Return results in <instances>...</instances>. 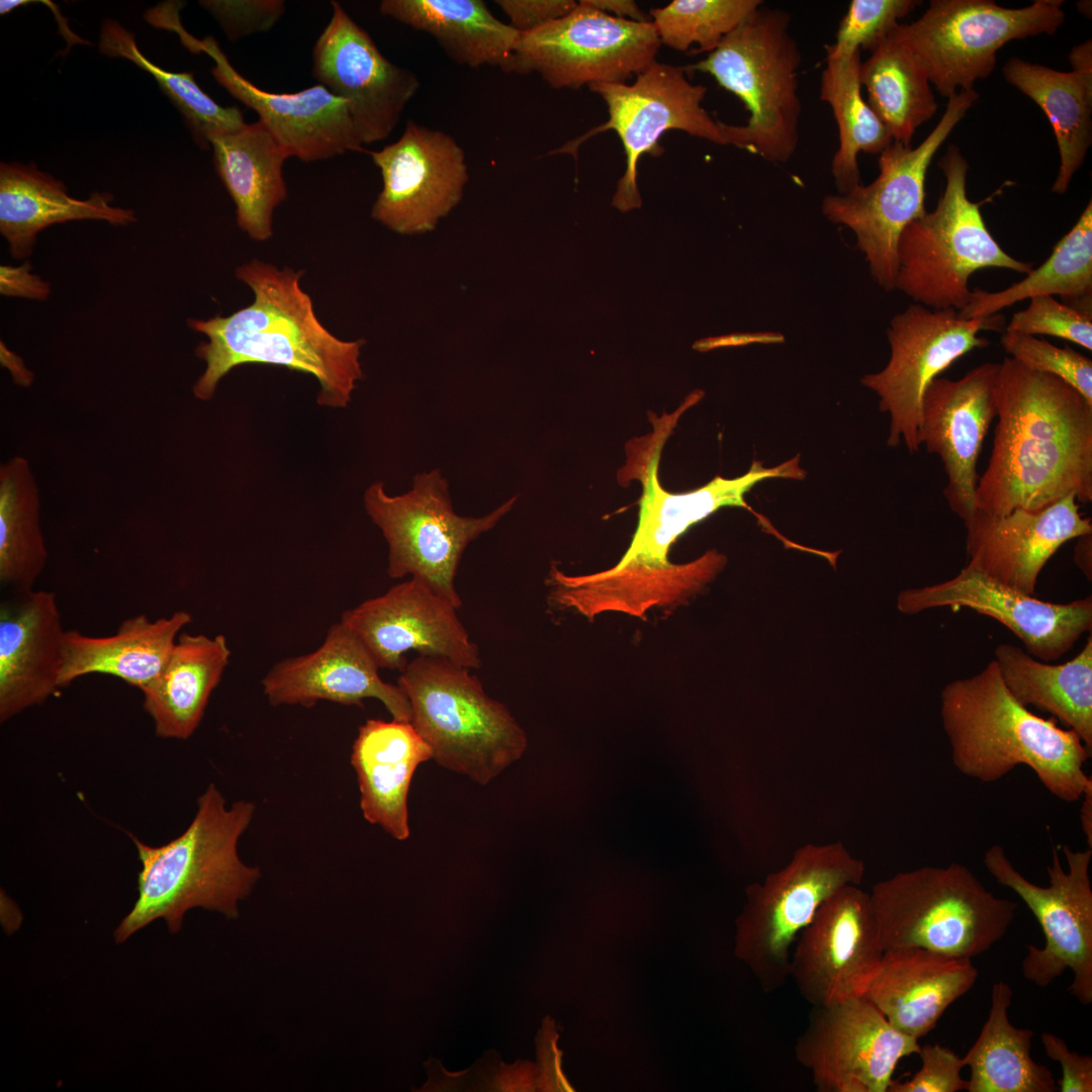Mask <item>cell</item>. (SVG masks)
I'll use <instances>...</instances> for the list:
<instances>
[{"instance_id":"cell-1","label":"cell","mask_w":1092,"mask_h":1092,"mask_svg":"<svg viewBox=\"0 0 1092 1092\" xmlns=\"http://www.w3.org/2000/svg\"><path fill=\"white\" fill-rule=\"evenodd\" d=\"M703 396L701 390H694L675 412L651 419V433L627 444L626 464L618 476L621 482L637 479L642 486L638 523L630 545L614 566L596 573L570 575L552 566L547 582L553 604L587 619L610 612L645 619L653 608L686 604L716 577L727 558L712 549L690 562L673 563L668 553L692 526L723 507L748 510L765 533L780 539L786 548L792 545L765 517L747 505L744 495L767 478L804 479L806 472L799 465V455L771 468L753 460L749 470L739 477L716 476L690 491L672 492L661 485L658 468L663 446L679 417Z\"/></svg>"},{"instance_id":"cell-2","label":"cell","mask_w":1092,"mask_h":1092,"mask_svg":"<svg viewBox=\"0 0 1092 1092\" xmlns=\"http://www.w3.org/2000/svg\"><path fill=\"white\" fill-rule=\"evenodd\" d=\"M996 417L977 510L1002 516L1037 511L1068 494L1092 500V402L1061 378L1005 357Z\"/></svg>"},{"instance_id":"cell-3","label":"cell","mask_w":1092,"mask_h":1092,"mask_svg":"<svg viewBox=\"0 0 1092 1092\" xmlns=\"http://www.w3.org/2000/svg\"><path fill=\"white\" fill-rule=\"evenodd\" d=\"M302 274L254 259L236 270L254 292L251 304L228 316L188 321L208 338L195 351L206 364L193 385L195 397L211 399L220 379L239 365L270 364L312 375L320 405H348L363 375V341L341 340L323 326L300 287Z\"/></svg>"},{"instance_id":"cell-4","label":"cell","mask_w":1092,"mask_h":1092,"mask_svg":"<svg viewBox=\"0 0 1092 1092\" xmlns=\"http://www.w3.org/2000/svg\"><path fill=\"white\" fill-rule=\"evenodd\" d=\"M939 714L952 764L966 777L990 784L1026 765L1046 791L1067 803L1079 801L1092 784L1085 770L1091 751L1079 735L1020 704L994 659L946 684Z\"/></svg>"},{"instance_id":"cell-5","label":"cell","mask_w":1092,"mask_h":1092,"mask_svg":"<svg viewBox=\"0 0 1092 1092\" xmlns=\"http://www.w3.org/2000/svg\"><path fill=\"white\" fill-rule=\"evenodd\" d=\"M253 803L231 807L210 784L198 798L196 814L183 833L160 846L131 836L142 870L138 899L114 932L121 943L139 929L163 918L171 933L180 930L184 914L201 907L228 918L238 916V902L252 890L260 873L238 854V841L250 825Z\"/></svg>"},{"instance_id":"cell-6","label":"cell","mask_w":1092,"mask_h":1092,"mask_svg":"<svg viewBox=\"0 0 1092 1092\" xmlns=\"http://www.w3.org/2000/svg\"><path fill=\"white\" fill-rule=\"evenodd\" d=\"M790 24L787 11L762 5L704 60L687 67L711 75L748 110L745 124L721 122L726 145L772 163L788 162L799 143L802 57Z\"/></svg>"},{"instance_id":"cell-7","label":"cell","mask_w":1092,"mask_h":1092,"mask_svg":"<svg viewBox=\"0 0 1092 1092\" xmlns=\"http://www.w3.org/2000/svg\"><path fill=\"white\" fill-rule=\"evenodd\" d=\"M470 668L418 655L397 685L411 706V723L446 769L485 786L517 761L527 736L510 710L489 697Z\"/></svg>"},{"instance_id":"cell-8","label":"cell","mask_w":1092,"mask_h":1092,"mask_svg":"<svg viewBox=\"0 0 1092 1092\" xmlns=\"http://www.w3.org/2000/svg\"><path fill=\"white\" fill-rule=\"evenodd\" d=\"M870 897L884 951L922 947L969 959L1007 933L1018 908L958 862L900 872L876 883Z\"/></svg>"},{"instance_id":"cell-9","label":"cell","mask_w":1092,"mask_h":1092,"mask_svg":"<svg viewBox=\"0 0 1092 1092\" xmlns=\"http://www.w3.org/2000/svg\"><path fill=\"white\" fill-rule=\"evenodd\" d=\"M938 166L945 187L934 210L902 232L897 246L896 289L933 309L961 310L969 302V279L986 268L1027 274L1033 263L1007 254L986 226L980 203L967 194L969 164L951 145Z\"/></svg>"},{"instance_id":"cell-10","label":"cell","mask_w":1092,"mask_h":1092,"mask_svg":"<svg viewBox=\"0 0 1092 1092\" xmlns=\"http://www.w3.org/2000/svg\"><path fill=\"white\" fill-rule=\"evenodd\" d=\"M864 863L841 842L807 843L781 869L745 890V903L735 920V956L765 993L790 979L792 949L802 930L833 893L859 886Z\"/></svg>"},{"instance_id":"cell-11","label":"cell","mask_w":1092,"mask_h":1092,"mask_svg":"<svg viewBox=\"0 0 1092 1092\" xmlns=\"http://www.w3.org/2000/svg\"><path fill=\"white\" fill-rule=\"evenodd\" d=\"M1061 0L1006 8L992 0H931L927 10L889 33L913 55L930 84L947 99L974 89L995 69L1007 42L1054 34L1065 21Z\"/></svg>"},{"instance_id":"cell-12","label":"cell","mask_w":1092,"mask_h":1092,"mask_svg":"<svg viewBox=\"0 0 1092 1092\" xmlns=\"http://www.w3.org/2000/svg\"><path fill=\"white\" fill-rule=\"evenodd\" d=\"M977 99L975 89L960 90L919 146L892 142L879 154V175L871 184L822 200L823 215L853 232L874 281L886 291L896 289L902 232L926 211L925 180L932 158Z\"/></svg>"},{"instance_id":"cell-13","label":"cell","mask_w":1092,"mask_h":1092,"mask_svg":"<svg viewBox=\"0 0 1092 1092\" xmlns=\"http://www.w3.org/2000/svg\"><path fill=\"white\" fill-rule=\"evenodd\" d=\"M516 499L482 517L459 516L438 469L416 475L412 489L403 494L389 495L382 482L371 484L364 494L365 509L388 545V575L395 579L411 575L457 609L462 600L455 576L464 550L492 529Z\"/></svg>"},{"instance_id":"cell-14","label":"cell","mask_w":1092,"mask_h":1092,"mask_svg":"<svg viewBox=\"0 0 1092 1092\" xmlns=\"http://www.w3.org/2000/svg\"><path fill=\"white\" fill-rule=\"evenodd\" d=\"M1063 851L1066 868L1059 850L1053 848L1052 862L1046 867L1048 886L1027 880L999 844L985 851L983 863L998 884L1025 903L1041 927L1044 945L1026 946L1023 977L1045 987L1070 970L1073 978L1068 991L1087 1006L1092 1003V848L1074 850L1065 845Z\"/></svg>"},{"instance_id":"cell-15","label":"cell","mask_w":1092,"mask_h":1092,"mask_svg":"<svg viewBox=\"0 0 1092 1092\" xmlns=\"http://www.w3.org/2000/svg\"><path fill=\"white\" fill-rule=\"evenodd\" d=\"M607 105L608 120L564 144L550 154L567 153L576 159L580 145L606 130H614L621 140L626 169L619 180L612 205L622 212L641 207L637 187V166L642 155L660 156L664 132L677 129L717 145H726L721 121L702 106L707 88L693 84L686 70L655 61L638 74L635 81L598 83L588 86Z\"/></svg>"},{"instance_id":"cell-16","label":"cell","mask_w":1092,"mask_h":1092,"mask_svg":"<svg viewBox=\"0 0 1092 1092\" xmlns=\"http://www.w3.org/2000/svg\"><path fill=\"white\" fill-rule=\"evenodd\" d=\"M1003 317L964 318L953 308L933 309L910 304L890 322L887 337L891 348L888 364L867 374L861 383L880 397V410L891 417L888 445L904 441L910 453L918 452V428L923 394L933 379L957 360L990 342L979 334L1000 331Z\"/></svg>"},{"instance_id":"cell-17","label":"cell","mask_w":1092,"mask_h":1092,"mask_svg":"<svg viewBox=\"0 0 1092 1092\" xmlns=\"http://www.w3.org/2000/svg\"><path fill=\"white\" fill-rule=\"evenodd\" d=\"M660 44L651 20L613 17L579 1L569 14L520 34L514 72L537 73L555 89L625 83L656 61Z\"/></svg>"},{"instance_id":"cell-18","label":"cell","mask_w":1092,"mask_h":1092,"mask_svg":"<svg viewBox=\"0 0 1092 1092\" xmlns=\"http://www.w3.org/2000/svg\"><path fill=\"white\" fill-rule=\"evenodd\" d=\"M794 1051L818 1092H888L898 1063L920 1045L862 996L812 1006Z\"/></svg>"},{"instance_id":"cell-19","label":"cell","mask_w":1092,"mask_h":1092,"mask_svg":"<svg viewBox=\"0 0 1092 1092\" xmlns=\"http://www.w3.org/2000/svg\"><path fill=\"white\" fill-rule=\"evenodd\" d=\"M883 954L870 893L847 885L824 901L799 934L790 978L812 1006L862 997Z\"/></svg>"},{"instance_id":"cell-20","label":"cell","mask_w":1092,"mask_h":1092,"mask_svg":"<svg viewBox=\"0 0 1092 1092\" xmlns=\"http://www.w3.org/2000/svg\"><path fill=\"white\" fill-rule=\"evenodd\" d=\"M159 26L175 32L190 52L205 53L214 61L211 73L216 82L258 114L289 158L315 162L363 151L348 103L325 86L316 84L293 93L262 90L231 65L213 37L191 35L178 11L164 14Z\"/></svg>"},{"instance_id":"cell-21","label":"cell","mask_w":1092,"mask_h":1092,"mask_svg":"<svg viewBox=\"0 0 1092 1092\" xmlns=\"http://www.w3.org/2000/svg\"><path fill=\"white\" fill-rule=\"evenodd\" d=\"M368 154L383 182L371 215L389 230L432 231L460 202L467 165L463 149L448 133L408 120L397 141Z\"/></svg>"},{"instance_id":"cell-22","label":"cell","mask_w":1092,"mask_h":1092,"mask_svg":"<svg viewBox=\"0 0 1092 1092\" xmlns=\"http://www.w3.org/2000/svg\"><path fill=\"white\" fill-rule=\"evenodd\" d=\"M312 49L313 78L349 105L363 145L385 140L420 88L418 76L387 60L337 1Z\"/></svg>"},{"instance_id":"cell-23","label":"cell","mask_w":1092,"mask_h":1092,"mask_svg":"<svg viewBox=\"0 0 1092 1092\" xmlns=\"http://www.w3.org/2000/svg\"><path fill=\"white\" fill-rule=\"evenodd\" d=\"M457 610L426 583L411 577L346 610L340 621L379 668L401 671L407 664L406 653L415 651L476 669L481 664L479 649Z\"/></svg>"},{"instance_id":"cell-24","label":"cell","mask_w":1092,"mask_h":1092,"mask_svg":"<svg viewBox=\"0 0 1092 1092\" xmlns=\"http://www.w3.org/2000/svg\"><path fill=\"white\" fill-rule=\"evenodd\" d=\"M898 609L916 614L930 609L973 610L1009 629L1034 658L1051 662L1092 630L1091 596L1059 604L1004 585L966 565L952 578L900 593Z\"/></svg>"},{"instance_id":"cell-25","label":"cell","mask_w":1092,"mask_h":1092,"mask_svg":"<svg viewBox=\"0 0 1092 1092\" xmlns=\"http://www.w3.org/2000/svg\"><path fill=\"white\" fill-rule=\"evenodd\" d=\"M999 370L1000 363L986 362L957 380L938 376L922 398L918 441L941 460L947 476L943 495L963 521L977 510V464L997 416Z\"/></svg>"},{"instance_id":"cell-26","label":"cell","mask_w":1092,"mask_h":1092,"mask_svg":"<svg viewBox=\"0 0 1092 1092\" xmlns=\"http://www.w3.org/2000/svg\"><path fill=\"white\" fill-rule=\"evenodd\" d=\"M379 669L364 645L339 621L330 626L317 648L276 662L261 682L272 706L310 708L318 701L362 706L364 700L376 699L392 719L411 722L406 696L397 684L383 680Z\"/></svg>"},{"instance_id":"cell-27","label":"cell","mask_w":1092,"mask_h":1092,"mask_svg":"<svg viewBox=\"0 0 1092 1092\" xmlns=\"http://www.w3.org/2000/svg\"><path fill=\"white\" fill-rule=\"evenodd\" d=\"M968 566L1004 585L1033 595L1050 558L1072 539L1092 533L1074 494L1048 507L996 516L980 510L964 521Z\"/></svg>"},{"instance_id":"cell-28","label":"cell","mask_w":1092,"mask_h":1092,"mask_svg":"<svg viewBox=\"0 0 1092 1092\" xmlns=\"http://www.w3.org/2000/svg\"><path fill=\"white\" fill-rule=\"evenodd\" d=\"M0 604V721L60 688L66 630L55 593L10 592Z\"/></svg>"},{"instance_id":"cell-29","label":"cell","mask_w":1092,"mask_h":1092,"mask_svg":"<svg viewBox=\"0 0 1092 1092\" xmlns=\"http://www.w3.org/2000/svg\"><path fill=\"white\" fill-rule=\"evenodd\" d=\"M978 975L969 958L922 947L894 948L884 951L864 996L895 1028L919 1039L971 990Z\"/></svg>"},{"instance_id":"cell-30","label":"cell","mask_w":1092,"mask_h":1092,"mask_svg":"<svg viewBox=\"0 0 1092 1092\" xmlns=\"http://www.w3.org/2000/svg\"><path fill=\"white\" fill-rule=\"evenodd\" d=\"M433 751L410 721L368 719L352 746L351 763L364 818L397 840L410 836L407 796L414 774Z\"/></svg>"},{"instance_id":"cell-31","label":"cell","mask_w":1092,"mask_h":1092,"mask_svg":"<svg viewBox=\"0 0 1092 1092\" xmlns=\"http://www.w3.org/2000/svg\"><path fill=\"white\" fill-rule=\"evenodd\" d=\"M191 622V614L180 610L155 620L145 614L130 617L108 636L66 630L60 688L100 673L141 690L161 672L178 636Z\"/></svg>"},{"instance_id":"cell-32","label":"cell","mask_w":1092,"mask_h":1092,"mask_svg":"<svg viewBox=\"0 0 1092 1092\" xmlns=\"http://www.w3.org/2000/svg\"><path fill=\"white\" fill-rule=\"evenodd\" d=\"M111 200L100 192L85 200L71 197L62 181L34 165H0V232L15 259L28 257L39 232L55 223L102 219L125 225L136 220L133 210L114 207Z\"/></svg>"},{"instance_id":"cell-33","label":"cell","mask_w":1092,"mask_h":1092,"mask_svg":"<svg viewBox=\"0 0 1092 1092\" xmlns=\"http://www.w3.org/2000/svg\"><path fill=\"white\" fill-rule=\"evenodd\" d=\"M231 655L222 634L178 636L161 672L140 690L158 737L187 739L195 732Z\"/></svg>"},{"instance_id":"cell-34","label":"cell","mask_w":1092,"mask_h":1092,"mask_svg":"<svg viewBox=\"0 0 1092 1092\" xmlns=\"http://www.w3.org/2000/svg\"><path fill=\"white\" fill-rule=\"evenodd\" d=\"M215 170L236 204L237 223L253 240L273 235V212L287 197L283 164L289 157L258 119L214 138Z\"/></svg>"},{"instance_id":"cell-35","label":"cell","mask_w":1092,"mask_h":1092,"mask_svg":"<svg viewBox=\"0 0 1092 1092\" xmlns=\"http://www.w3.org/2000/svg\"><path fill=\"white\" fill-rule=\"evenodd\" d=\"M382 15L430 34L454 62L514 72L520 32L481 0H383Z\"/></svg>"},{"instance_id":"cell-36","label":"cell","mask_w":1092,"mask_h":1092,"mask_svg":"<svg viewBox=\"0 0 1092 1092\" xmlns=\"http://www.w3.org/2000/svg\"><path fill=\"white\" fill-rule=\"evenodd\" d=\"M994 660L1004 685L1023 706L1046 712L1075 731L1092 752V636L1063 664L1038 660L1023 648L1002 643Z\"/></svg>"},{"instance_id":"cell-37","label":"cell","mask_w":1092,"mask_h":1092,"mask_svg":"<svg viewBox=\"0 0 1092 1092\" xmlns=\"http://www.w3.org/2000/svg\"><path fill=\"white\" fill-rule=\"evenodd\" d=\"M1005 80L1033 100L1050 120L1060 153L1052 191L1064 194L1092 143V78L1017 57L1003 66Z\"/></svg>"},{"instance_id":"cell-38","label":"cell","mask_w":1092,"mask_h":1092,"mask_svg":"<svg viewBox=\"0 0 1092 1092\" xmlns=\"http://www.w3.org/2000/svg\"><path fill=\"white\" fill-rule=\"evenodd\" d=\"M1013 990L1004 981L991 989L988 1018L963 1057L971 1069L968 1092H1055L1051 1070L1030 1054L1034 1031L1014 1026L1008 1016Z\"/></svg>"},{"instance_id":"cell-39","label":"cell","mask_w":1092,"mask_h":1092,"mask_svg":"<svg viewBox=\"0 0 1092 1092\" xmlns=\"http://www.w3.org/2000/svg\"><path fill=\"white\" fill-rule=\"evenodd\" d=\"M1041 295H1060L1064 303L1092 311V200L1039 267L1003 290H972L969 302L959 312L964 318L987 317Z\"/></svg>"},{"instance_id":"cell-40","label":"cell","mask_w":1092,"mask_h":1092,"mask_svg":"<svg viewBox=\"0 0 1092 1092\" xmlns=\"http://www.w3.org/2000/svg\"><path fill=\"white\" fill-rule=\"evenodd\" d=\"M860 82L868 104L893 142L911 146L915 130L937 110L926 73L908 49L889 34L861 62Z\"/></svg>"},{"instance_id":"cell-41","label":"cell","mask_w":1092,"mask_h":1092,"mask_svg":"<svg viewBox=\"0 0 1092 1092\" xmlns=\"http://www.w3.org/2000/svg\"><path fill=\"white\" fill-rule=\"evenodd\" d=\"M860 67V52H856L851 56L826 58L821 74L819 97L830 106L838 127L839 145L831 162V173L839 194L861 184L859 153L881 154L893 142L861 95Z\"/></svg>"},{"instance_id":"cell-42","label":"cell","mask_w":1092,"mask_h":1092,"mask_svg":"<svg viewBox=\"0 0 1092 1092\" xmlns=\"http://www.w3.org/2000/svg\"><path fill=\"white\" fill-rule=\"evenodd\" d=\"M47 560L37 485L28 461L15 456L0 468L1 585L9 592L32 589Z\"/></svg>"},{"instance_id":"cell-43","label":"cell","mask_w":1092,"mask_h":1092,"mask_svg":"<svg viewBox=\"0 0 1092 1092\" xmlns=\"http://www.w3.org/2000/svg\"><path fill=\"white\" fill-rule=\"evenodd\" d=\"M99 50L111 58H124L150 73L183 115L196 143L202 147L221 134L246 124L237 106L216 103L196 83L190 72H168L149 61L139 50L134 35L113 19L101 24Z\"/></svg>"},{"instance_id":"cell-44","label":"cell","mask_w":1092,"mask_h":1092,"mask_svg":"<svg viewBox=\"0 0 1092 1092\" xmlns=\"http://www.w3.org/2000/svg\"><path fill=\"white\" fill-rule=\"evenodd\" d=\"M761 0H674L650 10L660 43L678 52L711 53L748 19Z\"/></svg>"},{"instance_id":"cell-45","label":"cell","mask_w":1092,"mask_h":1092,"mask_svg":"<svg viewBox=\"0 0 1092 1092\" xmlns=\"http://www.w3.org/2000/svg\"><path fill=\"white\" fill-rule=\"evenodd\" d=\"M920 3L917 0H852L839 23L834 42L825 46L826 58L851 56L861 49L872 51Z\"/></svg>"},{"instance_id":"cell-46","label":"cell","mask_w":1092,"mask_h":1092,"mask_svg":"<svg viewBox=\"0 0 1092 1092\" xmlns=\"http://www.w3.org/2000/svg\"><path fill=\"white\" fill-rule=\"evenodd\" d=\"M1001 345L1010 357L1028 369L1061 378L1092 402V361L1069 346L1060 348L1044 339L1006 332Z\"/></svg>"},{"instance_id":"cell-47","label":"cell","mask_w":1092,"mask_h":1092,"mask_svg":"<svg viewBox=\"0 0 1092 1092\" xmlns=\"http://www.w3.org/2000/svg\"><path fill=\"white\" fill-rule=\"evenodd\" d=\"M1029 300L1025 309L1012 315L1006 332L1053 336L1092 350V311L1073 307L1050 295Z\"/></svg>"},{"instance_id":"cell-48","label":"cell","mask_w":1092,"mask_h":1092,"mask_svg":"<svg viewBox=\"0 0 1092 1092\" xmlns=\"http://www.w3.org/2000/svg\"><path fill=\"white\" fill-rule=\"evenodd\" d=\"M921 1068L907 1081L892 1080L888 1092H958L968 1090L969 1081L961 1076L966 1067L950 1049L934 1044L920 1046Z\"/></svg>"},{"instance_id":"cell-49","label":"cell","mask_w":1092,"mask_h":1092,"mask_svg":"<svg viewBox=\"0 0 1092 1092\" xmlns=\"http://www.w3.org/2000/svg\"><path fill=\"white\" fill-rule=\"evenodd\" d=\"M200 5L216 18L232 41L270 29L285 11L282 0L200 1Z\"/></svg>"},{"instance_id":"cell-50","label":"cell","mask_w":1092,"mask_h":1092,"mask_svg":"<svg viewBox=\"0 0 1092 1092\" xmlns=\"http://www.w3.org/2000/svg\"><path fill=\"white\" fill-rule=\"evenodd\" d=\"M1041 1042L1046 1056L1060 1064L1062 1078L1057 1082L1061 1092L1092 1091V1057L1071 1051L1066 1041L1051 1032H1042Z\"/></svg>"},{"instance_id":"cell-51","label":"cell","mask_w":1092,"mask_h":1092,"mask_svg":"<svg viewBox=\"0 0 1092 1092\" xmlns=\"http://www.w3.org/2000/svg\"><path fill=\"white\" fill-rule=\"evenodd\" d=\"M494 3L520 33L535 30L559 19L569 14L578 4L573 0H496Z\"/></svg>"},{"instance_id":"cell-52","label":"cell","mask_w":1092,"mask_h":1092,"mask_svg":"<svg viewBox=\"0 0 1092 1092\" xmlns=\"http://www.w3.org/2000/svg\"><path fill=\"white\" fill-rule=\"evenodd\" d=\"M547 1021L548 1029L546 1030L544 1026L543 1032H540L538 1037L539 1088L540 1090L572 1091V1087L560 1070L561 1053L555 1046L557 1034L554 1031V1022L549 1017Z\"/></svg>"},{"instance_id":"cell-53","label":"cell","mask_w":1092,"mask_h":1092,"mask_svg":"<svg viewBox=\"0 0 1092 1092\" xmlns=\"http://www.w3.org/2000/svg\"><path fill=\"white\" fill-rule=\"evenodd\" d=\"M30 265L21 267L1 266V292L35 299H44L50 293V286L38 276L31 275Z\"/></svg>"},{"instance_id":"cell-54","label":"cell","mask_w":1092,"mask_h":1092,"mask_svg":"<svg viewBox=\"0 0 1092 1092\" xmlns=\"http://www.w3.org/2000/svg\"><path fill=\"white\" fill-rule=\"evenodd\" d=\"M581 2L613 17L634 21L648 20L637 3L632 0H581Z\"/></svg>"},{"instance_id":"cell-55","label":"cell","mask_w":1092,"mask_h":1092,"mask_svg":"<svg viewBox=\"0 0 1092 1092\" xmlns=\"http://www.w3.org/2000/svg\"><path fill=\"white\" fill-rule=\"evenodd\" d=\"M1072 71L1085 77L1092 78V46L1091 39L1074 47L1069 55Z\"/></svg>"},{"instance_id":"cell-56","label":"cell","mask_w":1092,"mask_h":1092,"mask_svg":"<svg viewBox=\"0 0 1092 1092\" xmlns=\"http://www.w3.org/2000/svg\"><path fill=\"white\" fill-rule=\"evenodd\" d=\"M1078 542L1075 546L1074 561L1078 568L1084 573L1086 578L1091 581L1092 579V533L1082 535L1077 538Z\"/></svg>"},{"instance_id":"cell-57","label":"cell","mask_w":1092,"mask_h":1092,"mask_svg":"<svg viewBox=\"0 0 1092 1092\" xmlns=\"http://www.w3.org/2000/svg\"><path fill=\"white\" fill-rule=\"evenodd\" d=\"M1080 823L1088 847L1092 848V784L1081 797Z\"/></svg>"}]
</instances>
